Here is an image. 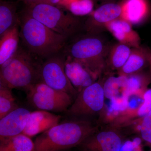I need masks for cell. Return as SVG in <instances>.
Segmentation results:
<instances>
[{"label":"cell","instance_id":"6da1fadb","mask_svg":"<svg viewBox=\"0 0 151 151\" xmlns=\"http://www.w3.org/2000/svg\"><path fill=\"white\" fill-rule=\"evenodd\" d=\"M20 17L22 46L35 58L45 60L61 52L68 40L29 15L24 10Z\"/></svg>","mask_w":151,"mask_h":151},{"label":"cell","instance_id":"7a4b0ae2","mask_svg":"<svg viewBox=\"0 0 151 151\" xmlns=\"http://www.w3.org/2000/svg\"><path fill=\"white\" fill-rule=\"evenodd\" d=\"M97 129L86 120L59 123L36 138L35 151H63L78 147Z\"/></svg>","mask_w":151,"mask_h":151},{"label":"cell","instance_id":"3957f363","mask_svg":"<svg viewBox=\"0 0 151 151\" xmlns=\"http://www.w3.org/2000/svg\"><path fill=\"white\" fill-rule=\"evenodd\" d=\"M23 46L15 54L1 65L0 84L10 89L27 92L39 82L41 62Z\"/></svg>","mask_w":151,"mask_h":151},{"label":"cell","instance_id":"277c9868","mask_svg":"<svg viewBox=\"0 0 151 151\" xmlns=\"http://www.w3.org/2000/svg\"><path fill=\"white\" fill-rule=\"evenodd\" d=\"M24 11L49 28L68 40L77 32L80 27L78 18L51 4L48 0L26 6Z\"/></svg>","mask_w":151,"mask_h":151},{"label":"cell","instance_id":"5b68a950","mask_svg":"<svg viewBox=\"0 0 151 151\" xmlns=\"http://www.w3.org/2000/svg\"><path fill=\"white\" fill-rule=\"evenodd\" d=\"M105 46L103 41L89 34L66 44L63 50L66 56L80 62L98 76L103 68Z\"/></svg>","mask_w":151,"mask_h":151},{"label":"cell","instance_id":"8992f818","mask_svg":"<svg viewBox=\"0 0 151 151\" xmlns=\"http://www.w3.org/2000/svg\"><path fill=\"white\" fill-rule=\"evenodd\" d=\"M27 93L29 104L40 110L66 112L73 103L71 95L41 81L35 84Z\"/></svg>","mask_w":151,"mask_h":151},{"label":"cell","instance_id":"52a82bcc","mask_svg":"<svg viewBox=\"0 0 151 151\" xmlns=\"http://www.w3.org/2000/svg\"><path fill=\"white\" fill-rule=\"evenodd\" d=\"M65 59L66 56L62 51L42 61L39 68L40 81L75 96L78 93L65 73Z\"/></svg>","mask_w":151,"mask_h":151},{"label":"cell","instance_id":"ba28073f","mask_svg":"<svg viewBox=\"0 0 151 151\" xmlns=\"http://www.w3.org/2000/svg\"><path fill=\"white\" fill-rule=\"evenodd\" d=\"M105 94L103 84L96 82L78 93L71 106L65 113L69 116H92L103 110Z\"/></svg>","mask_w":151,"mask_h":151},{"label":"cell","instance_id":"9c48e42d","mask_svg":"<svg viewBox=\"0 0 151 151\" xmlns=\"http://www.w3.org/2000/svg\"><path fill=\"white\" fill-rule=\"evenodd\" d=\"M81 151H121L122 140L116 131L96 132L78 146Z\"/></svg>","mask_w":151,"mask_h":151},{"label":"cell","instance_id":"30bf717a","mask_svg":"<svg viewBox=\"0 0 151 151\" xmlns=\"http://www.w3.org/2000/svg\"><path fill=\"white\" fill-rule=\"evenodd\" d=\"M31 113L19 107L0 119V141L22 134Z\"/></svg>","mask_w":151,"mask_h":151},{"label":"cell","instance_id":"8fae6325","mask_svg":"<svg viewBox=\"0 0 151 151\" xmlns=\"http://www.w3.org/2000/svg\"><path fill=\"white\" fill-rule=\"evenodd\" d=\"M65 56V73L78 93L95 82L97 75L80 62Z\"/></svg>","mask_w":151,"mask_h":151},{"label":"cell","instance_id":"7c38bea8","mask_svg":"<svg viewBox=\"0 0 151 151\" xmlns=\"http://www.w3.org/2000/svg\"><path fill=\"white\" fill-rule=\"evenodd\" d=\"M61 117L48 111H39L31 113L22 134L31 138L43 133L59 124Z\"/></svg>","mask_w":151,"mask_h":151},{"label":"cell","instance_id":"4fadbf2b","mask_svg":"<svg viewBox=\"0 0 151 151\" xmlns=\"http://www.w3.org/2000/svg\"><path fill=\"white\" fill-rule=\"evenodd\" d=\"M122 6L114 3H108L100 6L91 14L86 22V28L89 34H92L96 27L121 18Z\"/></svg>","mask_w":151,"mask_h":151},{"label":"cell","instance_id":"5bb4252c","mask_svg":"<svg viewBox=\"0 0 151 151\" xmlns=\"http://www.w3.org/2000/svg\"><path fill=\"white\" fill-rule=\"evenodd\" d=\"M105 26L120 43L133 48L139 47V36L132 29V24L128 22L119 18Z\"/></svg>","mask_w":151,"mask_h":151},{"label":"cell","instance_id":"9a60e30c","mask_svg":"<svg viewBox=\"0 0 151 151\" xmlns=\"http://www.w3.org/2000/svg\"><path fill=\"white\" fill-rule=\"evenodd\" d=\"M121 18L131 24H137L145 19L149 12L146 0H127L122 6Z\"/></svg>","mask_w":151,"mask_h":151},{"label":"cell","instance_id":"2e32d148","mask_svg":"<svg viewBox=\"0 0 151 151\" xmlns=\"http://www.w3.org/2000/svg\"><path fill=\"white\" fill-rule=\"evenodd\" d=\"M20 40L19 24L17 25L1 37L0 65L15 54L19 46Z\"/></svg>","mask_w":151,"mask_h":151},{"label":"cell","instance_id":"e0dca14e","mask_svg":"<svg viewBox=\"0 0 151 151\" xmlns=\"http://www.w3.org/2000/svg\"><path fill=\"white\" fill-rule=\"evenodd\" d=\"M151 53L140 47L132 49L128 60L120 69V75L128 76L139 71L149 65Z\"/></svg>","mask_w":151,"mask_h":151},{"label":"cell","instance_id":"ac0fdd59","mask_svg":"<svg viewBox=\"0 0 151 151\" xmlns=\"http://www.w3.org/2000/svg\"><path fill=\"white\" fill-rule=\"evenodd\" d=\"M20 17L15 3L5 1L0 3V36L17 25L19 24Z\"/></svg>","mask_w":151,"mask_h":151},{"label":"cell","instance_id":"d6986e66","mask_svg":"<svg viewBox=\"0 0 151 151\" xmlns=\"http://www.w3.org/2000/svg\"><path fill=\"white\" fill-rule=\"evenodd\" d=\"M127 76H111L105 81L103 86L105 97L110 100L122 97H129L126 94Z\"/></svg>","mask_w":151,"mask_h":151},{"label":"cell","instance_id":"ffe728a7","mask_svg":"<svg viewBox=\"0 0 151 151\" xmlns=\"http://www.w3.org/2000/svg\"><path fill=\"white\" fill-rule=\"evenodd\" d=\"M0 151H35V145L30 137L21 134L0 141Z\"/></svg>","mask_w":151,"mask_h":151},{"label":"cell","instance_id":"44dd1931","mask_svg":"<svg viewBox=\"0 0 151 151\" xmlns=\"http://www.w3.org/2000/svg\"><path fill=\"white\" fill-rule=\"evenodd\" d=\"M151 77L141 73H134L127 76L126 94L129 97L132 94L145 92L150 83Z\"/></svg>","mask_w":151,"mask_h":151},{"label":"cell","instance_id":"7402d4cb","mask_svg":"<svg viewBox=\"0 0 151 151\" xmlns=\"http://www.w3.org/2000/svg\"><path fill=\"white\" fill-rule=\"evenodd\" d=\"M132 49L129 46L119 43L113 47L110 52L109 60L113 68L120 70L128 60Z\"/></svg>","mask_w":151,"mask_h":151},{"label":"cell","instance_id":"603a6c76","mask_svg":"<svg viewBox=\"0 0 151 151\" xmlns=\"http://www.w3.org/2000/svg\"><path fill=\"white\" fill-rule=\"evenodd\" d=\"M18 108L12 89L0 84V119Z\"/></svg>","mask_w":151,"mask_h":151},{"label":"cell","instance_id":"cb8c5ba5","mask_svg":"<svg viewBox=\"0 0 151 151\" xmlns=\"http://www.w3.org/2000/svg\"><path fill=\"white\" fill-rule=\"evenodd\" d=\"M68 8L75 16H82L91 13L94 4L92 0H70Z\"/></svg>","mask_w":151,"mask_h":151},{"label":"cell","instance_id":"d4e9b609","mask_svg":"<svg viewBox=\"0 0 151 151\" xmlns=\"http://www.w3.org/2000/svg\"><path fill=\"white\" fill-rule=\"evenodd\" d=\"M139 129L143 140L151 147V112L141 119Z\"/></svg>","mask_w":151,"mask_h":151},{"label":"cell","instance_id":"484cf974","mask_svg":"<svg viewBox=\"0 0 151 151\" xmlns=\"http://www.w3.org/2000/svg\"><path fill=\"white\" fill-rule=\"evenodd\" d=\"M143 97V103L137 111V115L141 119L151 112V89L145 91Z\"/></svg>","mask_w":151,"mask_h":151},{"label":"cell","instance_id":"4316f807","mask_svg":"<svg viewBox=\"0 0 151 151\" xmlns=\"http://www.w3.org/2000/svg\"><path fill=\"white\" fill-rule=\"evenodd\" d=\"M18 1L22 2L26 5V6H28L40 1L41 0H18Z\"/></svg>","mask_w":151,"mask_h":151},{"label":"cell","instance_id":"83f0119b","mask_svg":"<svg viewBox=\"0 0 151 151\" xmlns=\"http://www.w3.org/2000/svg\"><path fill=\"white\" fill-rule=\"evenodd\" d=\"M48 1L51 4L55 5L59 3L60 1V0H48Z\"/></svg>","mask_w":151,"mask_h":151},{"label":"cell","instance_id":"f1b7e54d","mask_svg":"<svg viewBox=\"0 0 151 151\" xmlns=\"http://www.w3.org/2000/svg\"><path fill=\"white\" fill-rule=\"evenodd\" d=\"M149 65H150V70H151V55L150 58V62H149Z\"/></svg>","mask_w":151,"mask_h":151}]
</instances>
